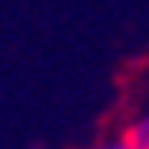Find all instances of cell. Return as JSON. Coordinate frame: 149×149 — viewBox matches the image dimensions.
<instances>
[{
	"label": "cell",
	"instance_id": "7a4b0ae2",
	"mask_svg": "<svg viewBox=\"0 0 149 149\" xmlns=\"http://www.w3.org/2000/svg\"><path fill=\"white\" fill-rule=\"evenodd\" d=\"M91 149H130V146H127V139L120 136V139H107V143H97V146H91Z\"/></svg>",
	"mask_w": 149,
	"mask_h": 149
},
{
	"label": "cell",
	"instance_id": "6da1fadb",
	"mask_svg": "<svg viewBox=\"0 0 149 149\" xmlns=\"http://www.w3.org/2000/svg\"><path fill=\"white\" fill-rule=\"evenodd\" d=\"M123 139L130 149H149V113H139L136 120H130L123 130Z\"/></svg>",
	"mask_w": 149,
	"mask_h": 149
}]
</instances>
